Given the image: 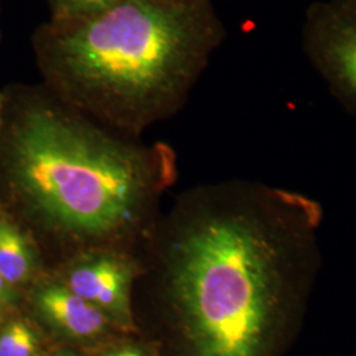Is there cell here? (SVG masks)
<instances>
[{
  "label": "cell",
  "instance_id": "277c9868",
  "mask_svg": "<svg viewBox=\"0 0 356 356\" xmlns=\"http://www.w3.org/2000/svg\"><path fill=\"white\" fill-rule=\"evenodd\" d=\"M305 51L331 92L356 114V0H323L306 13Z\"/></svg>",
  "mask_w": 356,
  "mask_h": 356
},
{
  "label": "cell",
  "instance_id": "9c48e42d",
  "mask_svg": "<svg viewBox=\"0 0 356 356\" xmlns=\"http://www.w3.org/2000/svg\"><path fill=\"white\" fill-rule=\"evenodd\" d=\"M122 0H51L53 23L89 20L103 15Z\"/></svg>",
  "mask_w": 356,
  "mask_h": 356
},
{
  "label": "cell",
  "instance_id": "8992f818",
  "mask_svg": "<svg viewBox=\"0 0 356 356\" xmlns=\"http://www.w3.org/2000/svg\"><path fill=\"white\" fill-rule=\"evenodd\" d=\"M33 302L51 329L73 341L98 339L115 326L102 310L78 297L58 279L41 284Z\"/></svg>",
  "mask_w": 356,
  "mask_h": 356
},
{
  "label": "cell",
  "instance_id": "4fadbf2b",
  "mask_svg": "<svg viewBox=\"0 0 356 356\" xmlns=\"http://www.w3.org/2000/svg\"><path fill=\"white\" fill-rule=\"evenodd\" d=\"M0 107H1V103H0ZM0 127H1V118H0Z\"/></svg>",
  "mask_w": 356,
  "mask_h": 356
},
{
  "label": "cell",
  "instance_id": "30bf717a",
  "mask_svg": "<svg viewBox=\"0 0 356 356\" xmlns=\"http://www.w3.org/2000/svg\"><path fill=\"white\" fill-rule=\"evenodd\" d=\"M15 300L13 286H10L6 281L0 277V310L11 305Z\"/></svg>",
  "mask_w": 356,
  "mask_h": 356
},
{
  "label": "cell",
  "instance_id": "8fae6325",
  "mask_svg": "<svg viewBox=\"0 0 356 356\" xmlns=\"http://www.w3.org/2000/svg\"><path fill=\"white\" fill-rule=\"evenodd\" d=\"M104 356H145L141 351L136 350V348H132V347H124V348H119V350H115L111 351L108 354H106Z\"/></svg>",
  "mask_w": 356,
  "mask_h": 356
},
{
  "label": "cell",
  "instance_id": "6da1fadb",
  "mask_svg": "<svg viewBox=\"0 0 356 356\" xmlns=\"http://www.w3.org/2000/svg\"><path fill=\"white\" fill-rule=\"evenodd\" d=\"M173 213L160 286L184 356L286 355L318 279L322 204L229 181L189 191Z\"/></svg>",
  "mask_w": 356,
  "mask_h": 356
},
{
  "label": "cell",
  "instance_id": "5bb4252c",
  "mask_svg": "<svg viewBox=\"0 0 356 356\" xmlns=\"http://www.w3.org/2000/svg\"><path fill=\"white\" fill-rule=\"evenodd\" d=\"M65 356H73V355H65Z\"/></svg>",
  "mask_w": 356,
  "mask_h": 356
},
{
  "label": "cell",
  "instance_id": "3957f363",
  "mask_svg": "<svg viewBox=\"0 0 356 356\" xmlns=\"http://www.w3.org/2000/svg\"><path fill=\"white\" fill-rule=\"evenodd\" d=\"M210 0H122L38 38L56 98L116 132L139 134L175 114L223 38Z\"/></svg>",
  "mask_w": 356,
  "mask_h": 356
},
{
  "label": "cell",
  "instance_id": "52a82bcc",
  "mask_svg": "<svg viewBox=\"0 0 356 356\" xmlns=\"http://www.w3.org/2000/svg\"><path fill=\"white\" fill-rule=\"evenodd\" d=\"M35 256L26 235L7 220H0V277L10 286L32 277Z\"/></svg>",
  "mask_w": 356,
  "mask_h": 356
},
{
  "label": "cell",
  "instance_id": "ba28073f",
  "mask_svg": "<svg viewBox=\"0 0 356 356\" xmlns=\"http://www.w3.org/2000/svg\"><path fill=\"white\" fill-rule=\"evenodd\" d=\"M36 332L24 321H13L0 332V356H38Z\"/></svg>",
  "mask_w": 356,
  "mask_h": 356
},
{
  "label": "cell",
  "instance_id": "7a4b0ae2",
  "mask_svg": "<svg viewBox=\"0 0 356 356\" xmlns=\"http://www.w3.org/2000/svg\"><path fill=\"white\" fill-rule=\"evenodd\" d=\"M58 98H36L15 116L3 166L33 226L61 254L118 251L144 234L177 176L176 153L123 139Z\"/></svg>",
  "mask_w": 356,
  "mask_h": 356
},
{
  "label": "cell",
  "instance_id": "5b68a950",
  "mask_svg": "<svg viewBox=\"0 0 356 356\" xmlns=\"http://www.w3.org/2000/svg\"><path fill=\"white\" fill-rule=\"evenodd\" d=\"M138 269L118 251H95L69 260L58 280L98 307L119 329L134 327L131 292Z\"/></svg>",
  "mask_w": 356,
  "mask_h": 356
},
{
  "label": "cell",
  "instance_id": "7c38bea8",
  "mask_svg": "<svg viewBox=\"0 0 356 356\" xmlns=\"http://www.w3.org/2000/svg\"><path fill=\"white\" fill-rule=\"evenodd\" d=\"M152 1H160V3H188V1H195V0H152Z\"/></svg>",
  "mask_w": 356,
  "mask_h": 356
}]
</instances>
